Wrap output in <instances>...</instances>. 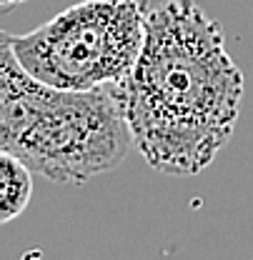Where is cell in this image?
Wrapping results in <instances>:
<instances>
[{"instance_id":"6da1fadb","label":"cell","mask_w":253,"mask_h":260,"mask_svg":"<svg viewBox=\"0 0 253 260\" xmlns=\"http://www.w3.org/2000/svg\"><path fill=\"white\" fill-rule=\"evenodd\" d=\"M243 73L226 53L223 28L193 0L146 10V35L126 80V118L146 162L168 175L206 170L228 145Z\"/></svg>"},{"instance_id":"7a4b0ae2","label":"cell","mask_w":253,"mask_h":260,"mask_svg":"<svg viewBox=\"0 0 253 260\" xmlns=\"http://www.w3.org/2000/svg\"><path fill=\"white\" fill-rule=\"evenodd\" d=\"M133 135L126 118V83L88 90L55 88L31 75L0 35V150L33 173L80 185L126 160Z\"/></svg>"},{"instance_id":"3957f363","label":"cell","mask_w":253,"mask_h":260,"mask_svg":"<svg viewBox=\"0 0 253 260\" xmlns=\"http://www.w3.org/2000/svg\"><path fill=\"white\" fill-rule=\"evenodd\" d=\"M5 35L20 65L48 85L88 90L126 83L143 48L146 3L80 0L35 30Z\"/></svg>"},{"instance_id":"277c9868","label":"cell","mask_w":253,"mask_h":260,"mask_svg":"<svg viewBox=\"0 0 253 260\" xmlns=\"http://www.w3.org/2000/svg\"><path fill=\"white\" fill-rule=\"evenodd\" d=\"M33 195V170L15 155L0 150V223L18 218Z\"/></svg>"},{"instance_id":"5b68a950","label":"cell","mask_w":253,"mask_h":260,"mask_svg":"<svg viewBox=\"0 0 253 260\" xmlns=\"http://www.w3.org/2000/svg\"><path fill=\"white\" fill-rule=\"evenodd\" d=\"M20 3H25V0H0V10L8 13L10 8H15V5H20Z\"/></svg>"}]
</instances>
